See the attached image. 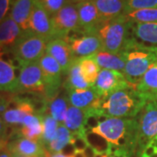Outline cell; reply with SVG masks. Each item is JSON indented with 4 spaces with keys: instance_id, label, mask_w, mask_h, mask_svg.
<instances>
[{
    "instance_id": "4dcf8cb0",
    "label": "cell",
    "mask_w": 157,
    "mask_h": 157,
    "mask_svg": "<svg viewBox=\"0 0 157 157\" xmlns=\"http://www.w3.org/2000/svg\"><path fill=\"white\" fill-rule=\"evenodd\" d=\"M129 22L137 23H155L157 22V8L142 9L130 12L125 15Z\"/></svg>"
},
{
    "instance_id": "60d3db41",
    "label": "cell",
    "mask_w": 157,
    "mask_h": 157,
    "mask_svg": "<svg viewBox=\"0 0 157 157\" xmlns=\"http://www.w3.org/2000/svg\"><path fill=\"white\" fill-rule=\"evenodd\" d=\"M8 127L0 118V140H8Z\"/></svg>"
},
{
    "instance_id": "3957f363",
    "label": "cell",
    "mask_w": 157,
    "mask_h": 157,
    "mask_svg": "<svg viewBox=\"0 0 157 157\" xmlns=\"http://www.w3.org/2000/svg\"><path fill=\"white\" fill-rule=\"evenodd\" d=\"M147 102L138 94L135 85L111 94L101 105L109 117L135 118L141 112Z\"/></svg>"
},
{
    "instance_id": "ac0fdd59",
    "label": "cell",
    "mask_w": 157,
    "mask_h": 157,
    "mask_svg": "<svg viewBox=\"0 0 157 157\" xmlns=\"http://www.w3.org/2000/svg\"><path fill=\"white\" fill-rule=\"evenodd\" d=\"M69 45L77 59L91 57L99 51L103 50L102 42L97 33H85Z\"/></svg>"
},
{
    "instance_id": "836d02e7",
    "label": "cell",
    "mask_w": 157,
    "mask_h": 157,
    "mask_svg": "<svg viewBox=\"0 0 157 157\" xmlns=\"http://www.w3.org/2000/svg\"><path fill=\"white\" fill-rule=\"evenodd\" d=\"M102 112L101 108H87L86 109V116L83 128L86 131L96 128L99 125V117Z\"/></svg>"
},
{
    "instance_id": "8992f818",
    "label": "cell",
    "mask_w": 157,
    "mask_h": 157,
    "mask_svg": "<svg viewBox=\"0 0 157 157\" xmlns=\"http://www.w3.org/2000/svg\"><path fill=\"white\" fill-rule=\"evenodd\" d=\"M39 67L42 70L45 82L44 95L50 102L59 93L62 84L61 67L56 59L45 52L39 60Z\"/></svg>"
},
{
    "instance_id": "7c38bea8",
    "label": "cell",
    "mask_w": 157,
    "mask_h": 157,
    "mask_svg": "<svg viewBox=\"0 0 157 157\" xmlns=\"http://www.w3.org/2000/svg\"><path fill=\"white\" fill-rule=\"evenodd\" d=\"M13 55L8 56V52L0 49V92L15 94L20 93L17 68L13 64Z\"/></svg>"
},
{
    "instance_id": "9c48e42d",
    "label": "cell",
    "mask_w": 157,
    "mask_h": 157,
    "mask_svg": "<svg viewBox=\"0 0 157 157\" xmlns=\"http://www.w3.org/2000/svg\"><path fill=\"white\" fill-rule=\"evenodd\" d=\"M18 83L20 93H45L44 76L39 61L23 65L18 73Z\"/></svg>"
},
{
    "instance_id": "7dc6e473",
    "label": "cell",
    "mask_w": 157,
    "mask_h": 157,
    "mask_svg": "<svg viewBox=\"0 0 157 157\" xmlns=\"http://www.w3.org/2000/svg\"><path fill=\"white\" fill-rule=\"evenodd\" d=\"M140 157H144V156H140ZM151 157H157V152L155 154V155H153Z\"/></svg>"
},
{
    "instance_id": "d6a6232c",
    "label": "cell",
    "mask_w": 157,
    "mask_h": 157,
    "mask_svg": "<svg viewBox=\"0 0 157 157\" xmlns=\"http://www.w3.org/2000/svg\"><path fill=\"white\" fill-rule=\"evenodd\" d=\"M124 15L142 9L157 8V0H123Z\"/></svg>"
},
{
    "instance_id": "2e32d148",
    "label": "cell",
    "mask_w": 157,
    "mask_h": 157,
    "mask_svg": "<svg viewBox=\"0 0 157 157\" xmlns=\"http://www.w3.org/2000/svg\"><path fill=\"white\" fill-rule=\"evenodd\" d=\"M69 103L73 107L87 109V108H101L104 100L101 98L94 86L87 89L67 90Z\"/></svg>"
},
{
    "instance_id": "bcb514c9",
    "label": "cell",
    "mask_w": 157,
    "mask_h": 157,
    "mask_svg": "<svg viewBox=\"0 0 157 157\" xmlns=\"http://www.w3.org/2000/svg\"><path fill=\"white\" fill-rule=\"evenodd\" d=\"M11 157H25V156H21V155H16V154H12L11 153Z\"/></svg>"
},
{
    "instance_id": "30bf717a",
    "label": "cell",
    "mask_w": 157,
    "mask_h": 157,
    "mask_svg": "<svg viewBox=\"0 0 157 157\" xmlns=\"http://www.w3.org/2000/svg\"><path fill=\"white\" fill-rule=\"evenodd\" d=\"M32 114H35V111L30 98L12 95L10 107L1 119L8 128H17L22 126L25 118Z\"/></svg>"
},
{
    "instance_id": "f546056e",
    "label": "cell",
    "mask_w": 157,
    "mask_h": 157,
    "mask_svg": "<svg viewBox=\"0 0 157 157\" xmlns=\"http://www.w3.org/2000/svg\"><path fill=\"white\" fill-rule=\"evenodd\" d=\"M43 135L40 142L45 147L48 146L56 136L57 130L59 128V122L51 116L50 114H45L43 116Z\"/></svg>"
},
{
    "instance_id": "ab89813d",
    "label": "cell",
    "mask_w": 157,
    "mask_h": 157,
    "mask_svg": "<svg viewBox=\"0 0 157 157\" xmlns=\"http://www.w3.org/2000/svg\"><path fill=\"white\" fill-rule=\"evenodd\" d=\"M8 140H4L0 144V157H11V152L9 151L7 147Z\"/></svg>"
},
{
    "instance_id": "f6af8a7d",
    "label": "cell",
    "mask_w": 157,
    "mask_h": 157,
    "mask_svg": "<svg viewBox=\"0 0 157 157\" xmlns=\"http://www.w3.org/2000/svg\"><path fill=\"white\" fill-rule=\"evenodd\" d=\"M95 157H108V155H107V154H106V153H99L98 152Z\"/></svg>"
},
{
    "instance_id": "8d00e7d4",
    "label": "cell",
    "mask_w": 157,
    "mask_h": 157,
    "mask_svg": "<svg viewBox=\"0 0 157 157\" xmlns=\"http://www.w3.org/2000/svg\"><path fill=\"white\" fill-rule=\"evenodd\" d=\"M14 0H0V23L6 18Z\"/></svg>"
},
{
    "instance_id": "6da1fadb",
    "label": "cell",
    "mask_w": 157,
    "mask_h": 157,
    "mask_svg": "<svg viewBox=\"0 0 157 157\" xmlns=\"http://www.w3.org/2000/svg\"><path fill=\"white\" fill-rule=\"evenodd\" d=\"M92 131L128 153L129 157L137 155L139 121L135 118L111 117Z\"/></svg>"
},
{
    "instance_id": "74e56055",
    "label": "cell",
    "mask_w": 157,
    "mask_h": 157,
    "mask_svg": "<svg viewBox=\"0 0 157 157\" xmlns=\"http://www.w3.org/2000/svg\"><path fill=\"white\" fill-rule=\"evenodd\" d=\"M76 148L74 147L73 144L71 143V141L68 143L67 146L64 147V148L61 150V154H63L64 155L66 156H69V157H73V155L76 153Z\"/></svg>"
},
{
    "instance_id": "c3c4849f",
    "label": "cell",
    "mask_w": 157,
    "mask_h": 157,
    "mask_svg": "<svg viewBox=\"0 0 157 157\" xmlns=\"http://www.w3.org/2000/svg\"><path fill=\"white\" fill-rule=\"evenodd\" d=\"M4 140H0V144H1V142H3Z\"/></svg>"
},
{
    "instance_id": "f1b7e54d",
    "label": "cell",
    "mask_w": 157,
    "mask_h": 157,
    "mask_svg": "<svg viewBox=\"0 0 157 157\" xmlns=\"http://www.w3.org/2000/svg\"><path fill=\"white\" fill-rule=\"evenodd\" d=\"M71 139L72 133L67 128L66 126H64L63 124H59L54 140L45 147V149L52 154L60 153L64 147L67 146L71 141Z\"/></svg>"
},
{
    "instance_id": "603a6c76",
    "label": "cell",
    "mask_w": 157,
    "mask_h": 157,
    "mask_svg": "<svg viewBox=\"0 0 157 157\" xmlns=\"http://www.w3.org/2000/svg\"><path fill=\"white\" fill-rule=\"evenodd\" d=\"M101 15L102 22L117 17L124 13L123 0H92Z\"/></svg>"
},
{
    "instance_id": "277c9868",
    "label": "cell",
    "mask_w": 157,
    "mask_h": 157,
    "mask_svg": "<svg viewBox=\"0 0 157 157\" xmlns=\"http://www.w3.org/2000/svg\"><path fill=\"white\" fill-rule=\"evenodd\" d=\"M96 33L102 42L103 51L118 54L122 50L127 39L135 36L134 24L129 22L122 14L101 23L97 28Z\"/></svg>"
},
{
    "instance_id": "484cf974",
    "label": "cell",
    "mask_w": 157,
    "mask_h": 157,
    "mask_svg": "<svg viewBox=\"0 0 157 157\" xmlns=\"http://www.w3.org/2000/svg\"><path fill=\"white\" fill-rule=\"evenodd\" d=\"M86 116V109L70 106L68 107L66 120L64 121L67 128L72 133H76L84 128V120Z\"/></svg>"
},
{
    "instance_id": "4fadbf2b",
    "label": "cell",
    "mask_w": 157,
    "mask_h": 157,
    "mask_svg": "<svg viewBox=\"0 0 157 157\" xmlns=\"http://www.w3.org/2000/svg\"><path fill=\"white\" fill-rule=\"evenodd\" d=\"M15 138L8 141L7 147L12 154L25 157H45L46 149L40 141L28 140L20 135L19 128L15 130Z\"/></svg>"
},
{
    "instance_id": "ba28073f",
    "label": "cell",
    "mask_w": 157,
    "mask_h": 157,
    "mask_svg": "<svg viewBox=\"0 0 157 157\" xmlns=\"http://www.w3.org/2000/svg\"><path fill=\"white\" fill-rule=\"evenodd\" d=\"M53 39H63L72 30L79 28L76 5L68 2L59 11L51 17Z\"/></svg>"
},
{
    "instance_id": "8fae6325",
    "label": "cell",
    "mask_w": 157,
    "mask_h": 157,
    "mask_svg": "<svg viewBox=\"0 0 157 157\" xmlns=\"http://www.w3.org/2000/svg\"><path fill=\"white\" fill-rule=\"evenodd\" d=\"M131 85L121 73L102 69L99 73L94 86L100 96L105 101L111 94L119 90L128 88Z\"/></svg>"
},
{
    "instance_id": "4316f807",
    "label": "cell",
    "mask_w": 157,
    "mask_h": 157,
    "mask_svg": "<svg viewBox=\"0 0 157 157\" xmlns=\"http://www.w3.org/2000/svg\"><path fill=\"white\" fill-rule=\"evenodd\" d=\"M68 104H69V100H68L67 93L66 95H58L52 99L49 102V111H50V115L56 120L59 124H63L68 109Z\"/></svg>"
},
{
    "instance_id": "1f68e13d",
    "label": "cell",
    "mask_w": 157,
    "mask_h": 157,
    "mask_svg": "<svg viewBox=\"0 0 157 157\" xmlns=\"http://www.w3.org/2000/svg\"><path fill=\"white\" fill-rule=\"evenodd\" d=\"M85 136H86V141L89 146L95 148L97 152H99V153H106L107 154L110 143L103 136L96 134L92 130L86 131Z\"/></svg>"
},
{
    "instance_id": "d4e9b609",
    "label": "cell",
    "mask_w": 157,
    "mask_h": 157,
    "mask_svg": "<svg viewBox=\"0 0 157 157\" xmlns=\"http://www.w3.org/2000/svg\"><path fill=\"white\" fill-rule=\"evenodd\" d=\"M63 86L66 90L87 89L91 87V86L86 81V79L81 73L78 59H76L72 64L67 73V80Z\"/></svg>"
},
{
    "instance_id": "9a60e30c",
    "label": "cell",
    "mask_w": 157,
    "mask_h": 157,
    "mask_svg": "<svg viewBox=\"0 0 157 157\" xmlns=\"http://www.w3.org/2000/svg\"><path fill=\"white\" fill-rule=\"evenodd\" d=\"M79 28L86 33H96L102 23L101 15L92 0H79L76 4Z\"/></svg>"
},
{
    "instance_id": "b9f144b4",
    "label": "cell",
    "mask_w": 157,
    "mask_h": 157,
    "mask_svg": "<svg viewBox=\"0 0 157 157\" xmlns=\"http://www.w3.org/2000/svg\"><path fill=\"white\" fill-rule=\"evenodd\" d=\"M83 152H84V155L86 157H95L97 153H98L95 148H94L93 147L89 146V145L86 147V148Z\"/></svg>"
},
{
    "instance_id": "83f0119b",
    "label": "cell",
    "mask_w": 157,
    "mask_h": 157,
    "mask_svg": "<svg viewBox=\"0 0 157 157\" xmlns=\"http://www.w3.org/2000/svg\"><path fill=\"white\" fill-rule=\"evenodd\" d=\"M78 61L81 73L86 81L91 86H94L100 73V67L92 57L78 59Z\"/></svg>"
},
{
    "instance_id": "5bb4252c",
    "label": "cell",
    "mask_w": 157,
    "mask_h": 157,
    "mask_svg": "<svg viewBox=\"0 0 157 157\" xmlns=\"http://www.w3.org/2000/svg\"><path fill=\"white\" fill-rule=\"evenodd\" d=\"M29 30L45 38L48 42L53 38L51 16L39 0L34 1L33 8L29 20Z\"/></svg>"
},
{
    "instance_id": "d6986e66",
    "label": "cell",
    "mask_w": 157,
    "mask_h": 157,
    "mask_svg": "<svg viewBox=\"0 0 157 157\" xmlns=\"http://www.w3.org/2000/svg\"><path fill=\"white\" fill-rule=\"evenodd\" d=\"M136 90L147 102L157 101V61L147 69L136 86Z\"/></svg>"
},
{
    "instance_id": "7402d4cb",
    "label": "cell",
    "mask_w": 157,
    "mask_h": 157,
    "mask_svg": "<svg viewBox=\"0 0 157 157\" xmlns=\"http://www.w3.org/2000/svg\"><path fill=\"white\" fill-rule=\"evenodd\" d=\"M91 57L95 60L98 66L103 69L117 71L120 73L124 72L126 67V58L121 53L113 54L101 50Z\"/></svg>"
},
{
    "instance_id": "ffe728a7",
    "label": "cell",
    "mask_w": 157,
    "mask_h": 157,
    "mask_svg": "<svg viewBox=\"0 0 157 157\" xmlns=\"http://www.w3.org/2000/svg\"><path fill=\"white\" fill-rule=\"evenodd\" d=\"M35 0H14L9 16L24 32L29 30V20Z\"/></svg>"
},
{
    "instance_id": "f35d334b",
    "label": "cell",
    "mask_w": 157,
    "mask_h": 157,
    "mask_svg": "<svg viewBox=\"0 0 157 157\" xmlns=\"http://www.w3.org/2000/svg\"><path fill=\"white\" fill-rule=\"evenodd\" d=\"M156 152L157 151H156V149H155V147L153 146L152 144L148 143V144H147V145L145 147V148L142 150L140 156L151 157L152 155H155Z\"/></svg>"
},
{
    "instance_id": "681fc988",
    "label": "cell",
    "mask_w": 157,
    "mask_h": 157,
    "mask_svg": "<svg viewBox=\"0 0 157 157\" xmlns=\"http://www.w3.org/2000/svg\"><path fill=\"white\" fill-rule=\"evenodd\" d=\"M1 48H2V46H1V45H0V49H1Z\"/></svg>"
},
{
    "instance_id": "44dd1931",
    "label": "cell",
    "mask_w": 157,
    "mask_h": 157,
    "mask_svg": "<svg viewBox=\"0 0 157 157\" xmlns=\"http://www.w3.org/2000/svg\"><path fill=\"white\" fill-rule=\"evenodd\" d=\"M24 33L21 27L10 16L0 23V45L13 46Z\"/></svg>"
},
{
    "instance_id": "7bdbcfd3",
    "label": "cell",
    "mask_w": 157,
    "mask_h": 157,
    "mask_svg": "<svg viewBox=\"0 0 157 157\" xmlns=\"http://www.w3.org/2000/svg\"><path fill=\"white\" fill-rule=\"evenodd\" d=\"M45 157H69L64 155L61 153H56V154H52L50 152H48L46 150L45 152Z\"/></svg>"
},
{
    "instance_id": "f907efd6",
    "label": "cell",
    "mask_w": 157,
    "mask_h": 157,
    "mask_svg": "<svg viewBox=\"0 0 157 157\" xmlns=\"http://www.w3.org/2000/svg\"><path fill=\"white\" fill-rule=\"evenodd\" d=\"M120 157H127V156H120Z\"/></svg>"
},
{
    "instance_id": "e575fe53",
    "label": "cell",
    "mask_w": 157,
    "mask_h": 157,
    "mask_svg": "<svg viewBox=\"0 0 157 157\" xmlns=\"http://www.w3.org/2000/svg\"><path fill=\"white\" fill-rule=\"evenodd\" d=\"M51 17L54 15L67 3V0H39Z\"/></svg>"
},
{
    "instance_id": "cb8c5ba5",
    "label": "cell",
    "mask_w": 157,
    "mask_h": 157,
    "mask_svg": "<svg viewBox=\"0 0 157 157\" xmlns=\"http://www.w3.org/2000/svg\"><path fill=\"white\" fill-rule=\"evenodd\" d=\"M135 39L146 45H157V22L134 24Z\"/></svg>"
},
{
    "instance_id": "ee69618b",
    "label": "cell",
    "mask_w": 157,
    "mask_h": 157,
    "mask_svg": "<svg viewBox=\"0 0 157 157\" xmlns=\"http://www.w3.org/2000/svg\"><path fill=\"white\" fill-rule=\"evenodd\" d=\"M73 157H86L84 155V152L76 151V153L73 155Z\"/></svg>"
},
{
    "instance_id": "52a82bcc",
    "label": "cell",
    "mask_w": 157,
    "mask_h": 157,
    "mask_svg": "<svg viewBox=\"0 0 157 157\" xmlns=\"http://www.w3.org/2000/svg\"><path fill=\"white\" fill-rule=\"evenodd\" d=\"M156 135L157 101H149L141 110L139 121V140L137 148L138 157H140L142 150Z\"/></svg>"
},
{
    "instance_id": "d590c367",
    "label": "cell",
    "mask_w": 157,
    "mask_h": 157,
    "mask_svg": "<svg viewBox=\"0 0 157 157\" xmlns=\"http://www.w3.org/2000/svg\"><path fill=\"white\" fill-rule=\"evenodd\" d=\"M86 130H80L78 132L72 134V139H71V143L73 144L74 147L76 148L77 151H84L88 146V143L86 139Z\"/></svg>"
},
{
    "instance_id": "5b68a950",
    "label": "cell",
    "mask_w": 157,
    "mask_h": 157,
    "mask_svg": "<svg viewBox=\"0 0 157 157\" xmlns=\"http://www.w3.org/2000/svg\"><path fill=\"white\" fill-rule=\"evenodd\" d=\"M48 41L32 31L24 32L11 47V52L22 65L38 62L45 53Z\"/></svg>"
},
{
    "instance_id": "e0dca14e",
    "label": "cell",
    "mask_w": 157,
    "mask_h": 157,
    "mask_svg": "<svg viewBox=\"0 0 157 157\" xmlns=\"http://www.w3.org/2000/svg\"><path fill=\"white\" fill-rule=\"evenodd\" d=\"M45 52L56 59L64 74H67L72 64L77 59L73 55L70 45L62 39L50 40L46 45Z\"/></svg>"
},
{
    "instance_id": "7a4b0ae2",
    "label": "cell",
    "mask_w": 157,
    "mask_h": 157,
    "mask_svg": "<svg viewBox=\"0 0 157 157\" xmlns=\"http://www.w3.org/2000/svg\"><path fill=\"white\" fill-rule=\"evenodd\" d=\"M120 53L126 58L124 76L130 84L135 86L140 82L147 69L157 61V46L139 42L135 36L127 39Z\"/></svg>"
}]
</instances>
